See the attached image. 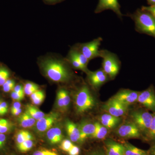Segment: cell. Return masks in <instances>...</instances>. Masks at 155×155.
I'll return each instance as SVG.
<instances>
[{
	"mask_svg": "<svg viewBox=\"0 0 155 155\" xmlns=\"http://www.w3.org/2000/svg\"><path fill=\"white\" fill-rule=\"evenodd\" d=\"M11 98L17 101H20L24 99L25 94H20L16 92L13 91L11 94Z\"/></svg>",
	"mask_w": 155,
	"mask_h": 155,
	"instance_id": "d590c367",
	"label": "cell"
},
{
	"mask_svg": "<svg viewBox=\"0 0 155 155\" xmlns=\"http://www.w3.org/2000/svg\"><path fill=\"white\" fill-rule=\"evenodd\" d=\"M33 139V136L27 130H19L15 136V141L17 146L22 143L25 140Z\"/></svg>",
	"mask_w": 155,
	"mask_h": 155,
	"instance_id": "7402d4cb",
	"label": "cell"
},
{
	"mask_svg": "<svg viewBox=\"0 0 155 155\" xmlns=\"http://www.w3.org/2000/svg\"><path fill=\"white\" fill-rule=\"evenodd\" d=\"M1 102H2V101H0V104H1Z\"/></svg>",
	"mask_w": 155,
	"mask_h": 155,
	"instance_id": "f5cc1de1",
	"label": "cell"
},
{
	"mask_svg": "<svg viewBox=\"0 0 155 155\" xmlns=\"http://www.w3.org/2000/svg\"><path fill=\"white\" fill-rule=\"evenodd\" d=\"M137 101L147 110L155 112V91L153 87L150 86L145 90L140 92Z\"/></svg>",
	"mask_w": 155,
	"mask_h": 155,
	"instance_id": "52a82bcc",
	"label": "cell"
},
{
	"mask_svg": "<svg viewBox=\"0 0 155 155\" xmlns=\"http://www.w3.org/2000/svg\"><path fill=\"white\" fill-rule=\"evenodd\" d=\"M50 1H56V0H50Z\"/></svg>",
	"mask_w": 155,
	"mask_h": 155,
	"instance_id": "816d5d0a",
	"label": "cell"
},
{
	"mask_svg": "<svg viewBox=\"0 0 155 155\" xmlns=\"http://www.w3.org/2000/svg\"><path fill=\"white\" fill-rule=\"evenodd\" d=\"M153 114L143 109L133 112L131 114L132 122L136 125L141 134L146 136L153 119Z\"/></svg>",
	"mask_w": 155,
	"mask_h": 155,
	"instance_id": "5b68a950",
	"label": "cell"
},
{
	"mask_svg": "<svg viewBox=\"0 0 155 155\" xmlns=\"http://www.w3.org/2000/svg\"><path fill=\"white\" fill-rule=\"evenodd\" d=\"M109 76L103 69L94 72H88V78L91 84L96 88H98L106 83Z\"/></svg>",
	"mask_w": 155,
	"mask_h": 155,
	"instance_id": "4fadbf2b",
	"label": "cell"
},
{
	"mask_svg": "<svg viewBox=\"0 0 155 155\" xmlns=\"http://www.w3.org/2000/svg\"><path fill=\"white\" fill-rule=\"evenodd\" d=\"M68 59H69V61L70 64L72 65V67L75 68V69H79V70L88 73V70H87V68L84 67L77 58H75V56L70 51L69 52Z\"/></svg>",
	"mask_w": 155,
	"mask_h": 155,
	"instance_id": "cb8c5ba5",
	"label": "cell"
},
{
	"mask_svg": "<svg viewBox=\"0 0 155 155\" xmlns=\"http://www.w3.org/2000/svg\"><path fill=\"white\" fill-rule=\"evenodd\" d=\"M6 114H7V113H6L5 111L2 107L1 105H0V116H3V115H5Z\"/></svg>",
	"mask_w": 155,
	"mask_h": 155,
	"instance_id": "681fc988",
	"label": "cell"
},
{
	"mask_svg": "<svg viewBox=\"0 0 155 155\" xmlns=\"http://www.w3.org/2000/svg\"><path fill=\"white\" fill-rule=\"evenodd\" d=\"M102 41L101 38L99 37L91 41L81 44L79 48L77 49L90 61L101 57L99 49Z\"/></svg>",
	"mask_w": 155,
	"mask_h": 155,
	"instance_id": "8992f818",
	"label": "cell"
},
{
	"mask_svg": "<svg viewBox=\"0 0 155 155\" xmlns=\"http://www.w3.org/2000/svg\"><path fill=\"white\" fill-rule=\"evenodd\" d=\"M7 137L4 134L0 133V150L2 149L5 145Z\"/></svg>",
	"mask_w": 155,
	"mask_h": 155,
	"instance_id": "ab89813d",
	"label": "cell"
},
{
	"mask_svg": "<svg viewBox=\"0 0 155 155\" xmlns=\"http://www.w3.org/2000/svg\"><path fill=\"white\" fill-rule=\"evenodd\" d=\"M107 155H125L123 145L110 140L106 143Z\"/></svg>",
	"mask_w": 155,
	"mask_h": 155,
	"instance_id": "ac0fdd59",
	"label": "cell"
},
{
	"mask_svg": "<svg viewBox=\"0 0 155 155\" xmlns=\"http://www.w3.org/2000/svg\"><path fill=\"white\" fill-rule=\"evenodd\" d=\"M0 105H1L2 107L5 111L6 113H8V105L7 103L5 102H2L1 104H0Z\"/></svg>",
	"mask_w": 155,
	"mask_h": 155,
	"instance_id": "ee69618b",
	"label": "cell"
},
{
	"mask_svg": "<svg viewBox=\"0 0 155 155\" xmlns=\"http://www.w3.org/2000/svg\"><path fill=\"white\" fill-rule=\"evenodd\" d=\"M96 130L91 137L97 139H103L106 137L108 134V129L100 122L95 123Z\"/></svg>",
	"mask_w": 155,
	"mask_h": 155,
	"instance_id": "44dd1931",
	"label": "cell"
},
{
	"mask_svg": "<svg viewBox=\"0 0 155 155\" xmlns=\"http://www.w3.org/2000/svg\"><path fill=\"white\" fill-rule=\"evenodd\" d=\"M21 107V103L19 101H17L14 103L11 108V112L13 111L17 110L20 109Z\"/></svg>",
	"mask_w": 155,
	"mask_h": 155,
	"instance_id": "7bdbcfd3",
	"label": "cell"
},
{
	"mask_svg": "<svg viewBox=\"0 0 155 155\" xmlns=\"http://www.w3.org/2000/svg\"><path fill=\"white\" fill-rule=\"evenodd\" d=\"M141 8L149 12L155 18V5L142 6Z\"/></svg>",
	"mask_w": 155,
	"mask_h": 155,
	"instance_id": "f35d334b",
	"label": "cell"
},
{
	"mask_svg": "<svg viewBox=\"0 0 155 155\" xmlns=\"http://www.w3.org/2000/svg\"><path fill=\"white\" fill-rule=\"evenodd\" d=\"M100 56L103 59L102 69L109 77L114 79L120 69V62L118 56L107 50H100Z\"/></svg>",
	"mask_w": 155,
	"mask_h": 155,
	"instance_id": "277c9868",
	"label": "cell"
},
{
	"mask_svg": "<svg viewBox=\"0 0 155 155\" xmlns=\"http://www.w3.org/2000/svg\"><path fill=\"white\" fill-rule=\"evenodd\" d=\"M117 134L120 137L125 138H139L141 135L140 130L133 122H127L120 125Z\"/></svg>",
	"mask_w": 155,
	"mask_h": 155,
	"instance_id": "9c48e42d",
	"label": "cell"
},
{
	"mask_svg": "<svg viewBox=\"0 0 155 155\" xmlns=\"http://www.w3.org/2000/svg\"><path fill=\"white\" fill-rule=\"evenodd\" d=\"M100 123L107 129H112L120 123L121 119L120 117H116L107 113L100 117Z\"/></svg>",
	"mask_w": 155,
	"mask_h": 155,
	"instance_id": "9a60e30c",
	"label": "cell"
},
{
	"mask_svg": "<svg viewBox=\"0 0 155 155\" xmlns=\"http://www.w3.org/2000/svg\"><path fill=\"white\" fill-rule=\"evenodd\" d=\"M66 128L67 134L71 141L81 142L80 130L75 123L68 120L66 122Z\"/></svg>",
	"mask_w": 155,
	"mask_h": 155,
	"instance_id": "5bb4252c",
	"label": "cell"
},
{
	"mask_svg": "<svg viewBox=\"0 0 155 155\" xmlns=\"http://www.w3.org/2000/svg\"><path fill=\"white\" fill-rule=\"evenodd\" d=\"M125 155H149L147 151L140 149L129 143L123 145Z\"/></svg>",
	"mask_w": 155,
	"mask_h": 155,
	"instance_id": "ffe728a7",
	"label": "cell"
},
{
	"mask_svg": "<svg viewBox=\"0 0 155 155\" xmlns=\"http://www.w3.org/2000/svg\"><path fill=\"white\" fill-rule=\"evenodd\" d=\"M139 93L140 92L130 90H122L118 92L113 97L128 107L137 101Z\"/></svg>",
	"mask_w": 155,
	"mask_h": 155,
	"instance_id": "7c38bea8",
	"label": "cell"
},
{
	"mask_svg": "<svg viewBox=\"0 0 155 155\" xmlns=\"http://www.w3.org/2000/svg\"><path fill=\"white\" fill-rule=\"evenodd\" d=\"M22 109L20 108V109H19V110H17L11 112V114L14 116H19L20 114H21V113H22Z\"/></svg>",
	"mask_w": 155,
	"mask_h": 155,
	"instance_id": "bcb514c9",
	"label": "cell"
},
{
	"mask_svg": "<svg viewBox=\"0 0 155 155\" xmlns=\"http://www.w3.org/2000/svg\"><path fill=\"white\" fill-rule=\"evenodd\" d=\"M61 92L63 101H64V108L65 110L67 109L69 105L70 102V98L68 92L66 90L61 89L59 90Z\"/></svg>",
	"mask_w": 155,
	"mask_h": 155,
	"instance_id": "f546056e",
	"label": "cell"
},
{
	"mask_svg": "<svg viewBox=\"0 0 155 155\" xmlns=\"http://www.w3.org/2000/svg\"><path fill=\"white\" fill-rule=\"evenodd\" d=\"M32 155H59L54 151L51 150L41 149L34 152Z\"/></svg>",
	"mask_w": 155,
	"mask_h": 155,
	"instance_id": "d6a6232c",
	"label": "cell"
},
{
	"mask_svg": "<svg viewBox=\"0 0 155 155\" xmlns=\"http://www.w3.org/2000/svg\"><path fill=\"white\" fill-rule=\"evenodd\" d=\"M95 101L88 87L84 85L77 91L75 98L76 111L81 114L89 110L94 107Z\"/></svg>",
	"mask_w": 155,
	"mask_h": 155,
	"instance_id": "3957f363",
	"label": "cell"
},
{
	"mask_svg": "<svg viewBox=\"0 0 155 155\" xmlns=\"http://www.w3.org/2000/svg\"><path fill=\"white\" fill-rule=\"evenodd\" d=\"M10 73L8 69L4 67L0 68V86H2L8 79Z\"/></svg>",
	"mask_w": 155,
	"mask_h": 155,
	"instance_id": "f1b7e54d",
	"label": "cell"
},
{
	"mask_svg": "<svg viewBox=\"0 0 155 155\" xmlns=\"http://www.w3.org/2000/svg\"><path fill=\"white\" fill-rule=\"evenodd\" d=\"M70 52L75 56V58H77L84 67L87 68V64L89 61L84 55L79 51L77 48L73 49L70 51Z\"/></svg>",
	"mask_w": 155,
	"mask_h": 155,
	"instance_id": "d4e9b609",
	"label": "cell"
},
{
	"mask_svg": "<svg viewBox=\"0 0 155 155\" xmlns=\"http://www.w3.org/2000/svg\"><path fill=\"white\" fill-rule=\"evenodd\" d=\"M13 91L20 94H25L24 87L22 86V85H17L15 86Z\"/></svg>",
	"mask_w": 155,
	"mask_h": 155,
	"instance_id": "60d3db41",
	"label": "cell"
},
{
	"mask_svg": "<svg viewBox=\"0 0 155 155\" xmlns=\"http://www.w3.org/2000/svg\"><path fill=\"white\" fill-rule=\"evenodd\" d=\"M135 23L137 31L144 34L155 38V18L150 13L143 9H138L132 14H128Z\"/></svg>",
	"mask_w": 155,
	"mask_h": 155,
	"instance_id": "7a4b0ae2",
	"label": "cell"
},
{
	"mask_svg": "<svg viewBox=\"0 0 155 155\" xmlns=\"http://www.w3.org/2000/svg\"><path fill=\"white\" fill-rule=\"evenodd\" d=\"M41 65L45 75L53 81L66 82L71 77L67 65L63 61L48 58L42 61Z\"/></svg>",
	"mask_w": 155,
	"mask_h": 155,
	"instance_id": "6da1fadb",
	"label": "cell"
},
{
	"mask_svg": "<svg viewBox=\"0 0 155 155\" xmlns=\"http://www.w3.org/2000/svg\"><path fill=\"white\" fill-rule=\"evenodd\" d=\"M59 115L56 113H51L45 115L41 119L37 120L36 123L37 130L40 132H44L49 130L58 121Z\"/></svg>",
	"mask_w": 155,
	"mask_h": 155,
	"instance_id": "8fae6325",
	"label": "cell"
},
{
	"mask_svg": "<svg viewBox=\"0 0 155 155\" xmlns=\"http://www.w3.org/2000/svg\"><path fill=\"white\" fill-rule=\"evenodd\" d=\"M57 105L58 109L65 110L64 108V101L60 91H58L57 95Z\"/></svg>",
	"mask_w": 155,
	"mask_h": 155,
	"instance_id": "836d02e7",
	"label": "cell"
},
{
	"mask_svg": "<svg viewBox=\"0 0 155 155\" xmlns=\"http://www.w3.org/2000/svg\"><path fill=\"white\" fill-rule=\"evenodd\" d=\"M74 145L72 141L69 140L65 139L63 140L61 142L60 148L64 151L68 152L70 149Z\"/></svg>",
	"mask_w": 155,
	"mask_h": 155,
	"instance_id": "1f68e13d",
	"label": "cell"
},
{
	"mask_svg": "<svg viewBox=\"0 0 155 155\" xmlns=\"http://www.w3.org/2000/svg\"><path fill=\"white\" fill-rule=\"evenodd\" d=\"M127 107L113 97L104 104L103 108L108 114L116 117H120L126 113Z\"/></svg>",
	"mask_w": 155,
	"mask_h": 155,
	"instance_id": "ba28073f",
	"label": "cell"
},
{
	"mask_svg": "<svg viewBox=\"0 0 155 155\" xmlns=\"http://www.w3.org/2000/svg\"><path fill=\"white\" fill-rule=\"evenodd\" d=\"M18 122L21 127L24 128H28L35 125L36 120L25 111V113L19 116Z\"/></svg>",
	"mask_w": 155,
	"mask_h": 155,
	"instance_id": "d6986e66",
	"label": "cell"
},
{
	"mask_svg": "<svg viewBox=\"0 0 155 155\" xmlns=\"http://www.w3.org/2000/svg\"><path fill=\"white\" fill-rule=\"evenodd\" d=\"M45 98V94L44 93H43L42 94L40 95L36 98L31 101V102L33 104L35 105H39L41 104L44 101Z\"/></svg>",
	"mask_w": 155,
	"mask_h": 155,
	"instance_id": "8d00e7d4",
	"label": "cell"
},
{
	"mask_svg": "<svg viewBox=\"0 0 155 155\" xmlns=\"http://www.w3.org/2000/svg\"><path fill=\"white\" fill-rule=\"evenodd\" d=\"M78 127L80 131L81 142L89 137H91L96 130L95 124L89 122H82Z\"/></svg>",
	"mask_w": 155,
	"mask_h": 155,
	"instance_id": "2e32d148",
	"label": "cell"
},
{
	"mask_svg": "<svg viewBox=\"0 0 155 155\" xmlns=\"http://www.w3.org/2000/svg\"><path fill=\"white\" fill-rule=\"evenodd\" d=\"M24 92L25 94L30 96L35 92L39 90V87L37 84L32 82H27L24 84Z\"/></svg>",
	"mask_w": 155,
	"mask_h": 155,
	"instance_id": "4316f807",
	"label": "cell"
},
{
	"mask_svg": "<svg viewBox=\"0 0 155 155\" xmlns=\"http://www.w3.org/2000/svg\"><path fill=\"white\" fill-rule=\"evenodd\" d=\"M47 137L51 144L59 143L62 140L63 137L61 128L58 126L51 128L47 132Z\"/></svg>",
	"mask_w": 155,
	"mask_h": 155,
	"instance_id": "e0dca14e",
	"label": "cell"
},
{
	"mask_svg": "<svg viewBox=\"0 0 155 155\" xmlns=\"http://www.w3.org/2000/svg\"></svg>",
	"mask_w": 155,
	"mask_h": 155,
	"instance_id": "db71d44e",
	"label": "cell"
},
{
	"mask_svg": "<svg viewBox=\"0 0 155 155\" xmlns=\"http://www.w3.org/2000/svg\"><path fill=\"white\" fill-rule=\"evenodd\" d=\"M26 112L36 120H38L45 115L43 112L32 105L28 104L26 106Z\"/></svg>",
	"mask_w": 155,
	"mask_h": 155,
	"instance_id": "603a6c76",
	"label": "cell"
},
{
	"mask_svg": "<svg viewBox=\"0 0 155 155\" xmlns=\"http://www.w3.org/2000/svg\"><path fill=\"white\" fill-rule=\"evenodd\" d=\"M103 155L98 154H94V155Z\"/></svg>",
	"mask_w": 155,
	"mask_h": 155,
	"instance_id": "f907efd6",
	"label": "cell"
},
{
	"mask_svg": "<svg viewBox=\"0 0 155 155\" xmlns=\"http://www.w3.org/2000/svg\"><path fill=\"white\" fill-rule=\"evenodd\" d=\"M8 122V120L7 119H0V129Z\"/></svg>",
	"mask_w": 155,
	"mask_h": 155,
	"instance_id": "7dc6e473",
	"label": "cell"
},
{
	"mask_svg": "<svg viewBox=\"0 0 155 155\" xmlns=\"http://www.w3.org/2000/svg\"><path fill=\"white\" fill-rule=\"evenodd\" d=\"M13 125L11 122H9L6 123L0 129V133L5 134L9 132L13 128Z\"/></svg>",
	"mask_w": 155,
	"mask_h": 155,
	"instance_id": "e575fe53",
	"label": "cell"
},
{
	"mask_svg": "<svg viewBox=\"0 0 155 155\" xmlns=\"http://www.w3.org/2000/svg\"><path fill=\"white\" fill-rule=\"evenodd\" d=\"M43 93H44L43 91H42L39 90L35 92L34 93H33L32 94L30 95L31 100L32 101V100L35 99L37 97H38L40 95L42 94Z\"/></svg>",
	"mask_w": 155,
	"mask_h": 155,
	"instance_id": "b9f144b4",
	"label": "cell"
},
{
	"mask_svg": "<svg viewBox=\"0 0 155 155\" xmlns=\"http://www.w3.org/2000/svg\"><path fill=\"white\" fill-rule=\"evenodd\" d=\"M3 90L5 92H9L13 91L15 87V82L14 81L8 79L2 85Z\"/></svg>",
	"mask_w": 155,
	"mask_h": 155,
	"instance_id": "4dcf8cb0",
	"label": "cell"
},
{
	"mask_svg": "<svg viewBox=\"0 0 155 155\" xmlns=\"http://www.w3.org/2000/svg\"><path fill=\"white\" fill-rule=\"evenodd\" d=\"M120 8L121 6L118 0H99L98 4L95 10V13L98 14L105 10H112L118 17L122 19L123 14L121 12Z\"/></svg>",
	"mask_w": 155,
	"mask_h": 155,
	"instance_id": "30bf717a",
	"label": "cell"
},
{
	"mask_svg": "<svg viewBox=\"0 0 155 155\" xmlns=\"http://www.w3.org/2000/svg\"><path fill=\"white\" fill-rule=\"evenodd\" d=\"M153 114L152 120L151 123L149 130L146 136L148 139L153 142L155 141V112Z\"/></svg>",
	"mask_w": 155,
	"mask_h": 155,
	"instance_id": "83f0119b",
	"label": "cell"
},
{
	"mask_svg": "<svg viewBox=\"0 0 155 155\" xmlns=\"http://www.w3.org/2000/svg\"><path fill=\"white\" fill-rule=\"evenodd\" d=\"M148 4L150 6L155 5V0H147Z\"/></svg>",
	"mask_w": 155,
	"mask_h": 155,
	"instance_id": "c3c4849f",
	"label": "cell"
},
{
	"mask_svg": "<svg viewBox=\"0 0 155 155\" xmlns=\"http://www.w3.org/2000/svg\"><path fill=\"white\" fill-rule=\"evenodd\" d=\"M154 144L148 152L149 155H155V141L153 142Z\"/></svg>",
	"mask_w": 155,
	"mask_h": 155,
	"instance_id": "f6af8a7d",
	"label": "cell"
},
{
	"mask_svg": "<svg viewBox=\"0 0 155 155\" xmlns=\"http://www.w3.org/2000/svg\"><path fill=\"white\" fill-rule=\"evenodd\" d=\"M68 153L69 155H79L80 154V149L74 145Z\"/></svg>",
	"mask_w": 155,
	"mask_h": 155,
	"instance_id": "74e56055",
	"label": "cell"
},
{
	"mask_svg": "<svg viewBox=\"0 0 155 155\" xmlns=\"http://www.w3.org/2000/svg\"><path fill=\"white\" fill-rule=\"evenodd\" d=\"M34 146L32 140H28L17 146V149L22 153L27 152L31 149Z\"/></svg>",
	"mask_w": 155,
	"mask_h": 155,
	"instance_id": "484cf974",
	"label": "cell"
}]
</instances>
